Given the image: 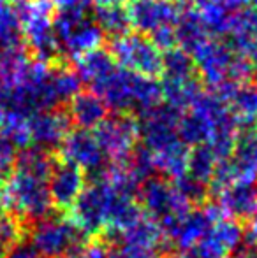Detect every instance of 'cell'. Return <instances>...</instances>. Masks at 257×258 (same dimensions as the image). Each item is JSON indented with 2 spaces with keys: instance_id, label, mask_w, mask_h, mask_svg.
Segmentation results:
<instances>
[{
  "instance_id": "cell-1",
  "label": "cell",
  "mask_w": 257,
  "mask_h": 258,
  "mask_svg": "<svg viewBox=\"0 0 257 258\" xmlns=\"http://www.w3.org/2000/svg\"><path fill=\"white\" fill-rule=\"evenodd\" d=\"M88 90L95 92L111 112H130L136 118L162 104V90L157 79L134 74L122 67L93 83Z\"/></svg>"
},
{
  "instance_id": "cell-2",
  "label": "cell",
  "mask_w": 257,
  "mask_h": 258,
  "mask_svg": "<svg viewBox=\"0 0 257 258\" xmlns=\"http://www.w3.org/2000/svg\"><path fill=\"white\" fill-rule=\"evenodd\" d=\"M53 32L65 60H78L104 46V34L93 20V6L64 7L53 14Z\"/></svg>"
},
{
  "instance_id": "cell-3",
  "label": "cell",
  "mask_w": 257,
  "mask_h": 258,
  "mask_svg": "<svg viewBox=\"0 0 257 258\" xmlns=\"http://www.w3.org/2000/svg\"><path fill=\"white\" fill-rule=\"evenodd\" d=\"M192 58L202 85H208L212 90L226 81L241 85L254 78V63L234 53L224 39H208L192 53Z\"/></svg>"
},
{
  "instance_id": "cell-4",
  "label": "cell",
  "mask_w": 257,
  "mask_h": 258,
  "mask_svg": "<svg viewBox=\"0 0 257 258\" xmlns=\"http://www.w3.org/2000/svg\"><path fill=\"white\" fill-rule=\"evenodd\" d=\"M6 195L7 207H11L18 216L25 220H44L53 207L48 179L23 172V170L14 169V172L7 179Z\"/></svg>"
},
{
  "instance_id": "cell-5",
  "label": "cell",
  "mask_w": 257,
  "mask_h": 258,
  "mask_svg": "<svg viewBox=\"0 0 257 258\" xmlns=\"http://www.w3.org/2000/svg\"><path fill=\"white\" fill-rule=\"evenodd\" d=\"M108 51L115 58L118 67L127 69L144 78H161L162 51L143 34L129 32L113 41H108Z\"/></svg>"
},
{
  "instance_id": "cell-6",
  "label": "cell",
  "mask_w": 257,
  "mask_h": 258,
  "mask_svg": "<svg viewBox=\"0 0 257 258\" xmlns=\"http://www.w3.org/2000/svg\"><path fill=\"white\" fill-rule=\"evenodd\" d=\"M117 197V190L108 181H92L85 186L76 202L72 204L71 220L81 234L93 235L108 227L110 209Z\"/></svg>"
},
{
  "instance_id": "cell-7",
  "label": "cell",
  "mask_w": 257,
  "mask_h": 258,
  "mask_svg": "<svg viewBox=\"0 0 257 258\" xmlns=\"http://www.w3.org/2000/svg\"><path fill=\"white\" fill-rule=\"evenodd\" d=\"M93 136L111 162H124L139 144V121L130 112H111L93 128Z\"/></svg>"
},
{
  "instance_id": "cell-8",
  "label": "cell",
  "mask_w": 257,
  "mask_h": 258,
  "mask_svg": "<svg viewBox=\"0 0 257 258\" xmlns=\"http://www.w3.org/2000/svg\"><path fill=\"white\" fill-rule=\"evenodd\" d=\"M59 150L62 160L79 167L92 177V181L104 179L111 169V160L100 150L92 130L72 126Z\"/></svg>"
},
{
  "instance_id": "cell-9",
  "label": "cell",
  "mask_w": 257,
  "mask_h": 258,
  "mask_svg": "<svg viewBox=\"0 0 257 258\" xmlns=\"http://www.w3.org/2000/svg\"><path fill=\"white\" fill-rule=\"evenodd\" d=\"M83 234L69 218H48L41 220L32 232V248L39 256L59 258L72 253L81 244Z\"/></svg>"
},
{
  "instance_id": "cell-10",
  "label": "cell",
  "mask_w": 257,
  "mask_h": 258,
  "mask_svg": "<svg viewBox=\"0 0 257 258\" xmlns=\"http://www.w3.org/2000/svg\"><path fill=\"white\" fill-rule=\"evenodd\" d=\"M137 195L146 213L161 220V225L189 211L190 202L180 194L175 183H169L164 177H150L143 181Z\"/></svg>"
},
{
  "instance_id": "cell-11",
  "label": "cell",
  "mask_w": 257,
  "mask_h": 258,
  "mask_svg": "<svg viewBox=\"0 0 257 258\" xmlns=\"http://www.w3.org/2000/svg\"><path fill=\"white\" fill-rule=\"evenodd\" d=\"M182 112L168 104H159L153 109L143 112L139 121V141L150 153L162 150L168 144L178 141L176 126Z\"/></svg>"
},
{
  "instance_id": "cell-12",
  "label": "cell",
  "mask_w": 257,
  "mask_h": 258,
  "mask_svg": "<svg viewBox=\"0 0 257 258\" xmlns=\"http://www.w3.org/2000/svg\"><path fill=\"white\" fill-rule=\"evenodd\" d=\"M132 30L150 37L153 32L175 27L182 7L176 0H130L127 4Z\"/></svg>"
},
{
  "instance_id": "cell-13",
  "label": "cell",
  "mask_w": 257,
  "mask_h": 258,
  "mask_svg": "<svg viewBox=\"0 0 257 258\" xmlns=\"http://www.w3.org/2000/svg\"><path fill=\"white\" fill-rule=\"evenodd\" d=\"M71 128L72 121L65 107L39 111L28 119L32 146H37L46 151L59 150Z\"/></svg>"
},
{
  "instance_id": "cell-14",
  "label": "cell",
  "mask_w": 257,
  "mask_h": 258,
  "mask_svg": "<svg viewBox=\"0 0 257 258\" xmlns=\"http://www.w3.org/2000/svg\"><path fill=\"white\" fill-rule=\"evenodd\" d=\"M48 188L53 206L69 209L85 188V172L74 163L57 160L48 177Z\"/></svg>"
},
{
  "instance_id": "cell-15",
  "label": "cell",
  "mask_w": 257,
  "mask_h": 258,
  "mask_svg": "<svg viewBox=\"0 0 257 258\" xmlns=\"http://www.w3.org/2000/svg\"><path fill=\"white\" fill-rule=\"evenodd\" d=\"M224 41L231 46L234 53L248 58L254 63L257 60V9L255 7H243L234 11L231 20L229 34Z\"/></svg>"
},
{
  "instance_id": "cell-16",
  "label": "cell",
  "mask_w": 257,
  "mask_h": 258,
  "mask_svg": "<svg viewBox=\"0 0 257 258\" xmlns=\"http://www.w3.org/2000/svg\"><path fill=\"white\" fill-rule=\"evenodd\" d=\"M219 207L226 216L250 220L257 213V181H238L222 188Z\"/></svg>"
},
{
  "instance_id": "cell-17",
  "label": "cell",
  "mask_w": 257,
  "mask_h": 258,
  "mask_svg": "<svg viewBox=\"0 0 257 258\" xmlns=\"http://www.w3.org/2000/svg\"><path fill=\"white\" fill-rule=\"evenodd\" d=\"M65 111L71 118L72 126L85 130L95 128L110 114L106 102L92 90H81L76 93L65 105Z\"/></svg>"
},
{
  "instance_id": "cell-18",
  "label": "cell",
  "mask_w": 257,
  "mask_h": 258,
  "mask_svg": "<svg viewBox=\"0 0 257 258\" xmlns=\"http://www.w3.org/2000/svg\"><path fill=\"white\" fill-rule=\"evenodd\" d=\"M161 90H162V100H166L164 104L171 105L176 111L183 112L192 107L194 100L204 90V86H202V81L199 76L182 78V79L161 78Z\"/></svg>"
},
{
  "instance_id": "cell-19",
  "label": "cell",
  "mask_w": 257,
  "mask_h": 258,
  "mask_svg": "<svg viewBox=\"0 0 257 258\" xmlns=\"http://www.w3.org/2000/svg\"><path fill=\"white\" fill-rule=\"evenodd\" d=\"M176 48L187 53H195L208 39H212L202 25L201 14L197 9H182L175 23Z\"/></svg>"
},
{
  "instance_id": "cell-20",
  "label": "cell",
  "mask_w": 257,
  "mask_h": 258,
  "mask_svg": "<svg viewBox=\"0 0 257 258\" xmlns=\"http://www.w3.org/2000/svg\"><path fill=\"white\" fill-rule=\"evenodd\" d=\"M117 61L111 56V53L108 51L106 46H100L97 49H92L86 54H83L81 58L74 60V71L79 76L83 85L90 86L93 83L100 81L102 78H106L108 74L117 69Z\"/></svg>"
},
{
  "instance_id": "cell-21",
  "label": "cell",
  "mask_w": 257,
  "mask_h": 258,
  "mask_svg": "<svg viewBox=\"0 0 257 258\" xmlns=\"http://www.w3.org/2000/svg\"><path fill=\"white\" fill-rule=\"evenodd\" d=\"M227 105L238 119L240 130L254 128L257 123V83L247 81L238 85Z\"/></svg>"
},
{
  "instance_id": "cell-22",
  "label": "cell",
  "mask_w": 257,
  "mask_h": 258,
  "mask_svg": "<svg viewBox=\"0 0 257 258\" xmlns=\"http://www.w3.org/2000/svg\"><path fill=\"white\" fill-rule=\"evenodd\" d=\"M93 20L99 25L106 41H113V39H118L122 35H127L129 32H132L127 7L122 6V4L106 7L93 6Z\"/></svg>"
},
{
  "instance_id": "cell-23",
  "label": "cell",
  "mask_w": 257,
  "mask_h": 258,
  "mask_svg": "<svg viewBox=\"0 0 257 258\" xmlns=\"http://www.w3.org/2000/svg\"><path fill=\"white\" fill-rule=\"evenodd\" d=\"M155 162V169L159 172L166 174V176L176 177L183 176L187 170V158H189V146L182 143V141H175V143L168 144L162 150L151 153Z\"/></svg>"
},
{
  "instance_id": "cell-24",
  "label": "cell",
  "mask_w": 257,
  "mask_h": 258,
  "mask_svg": "<svg viewBox=\"0 0 257 258\" xmlns=\"http://www.w3.org/2000/svg\"><path fill=\"white\" fill-rule=\"evenodd\" d=\"M23 46L25 41L21 23L13 4L0 2V54L13 51L16 48H23Z\"/></svg>"
},
{
  "instance_id": "cell-25",
  "label": "cell",
  "mask_w": 257,
  "mask_h": 258,
  "mask_svg": "<svg viewBox=\"0 0 257 258\" xmlns=\"http://www.w3.org/2000/svg\"><path fill=\"white\" fill-rule=\"evenodd\" d=\"M124 242L129 246H139V248H150L155 249V246L161 242L162 228L153 220L146 216H139L132 225H129L122 232Z\"/></svg>"
},
{
  "instance_id": "cell-26",
  "label": "cell",
  "mask_w": 257,
  "mask_h": 258,
  "mask_svg": "<svg viewBox=\"0 0 257 258\" xmlns=\"http://www.w3.org/2000/svg\"><path fill=\"white\" fill-rule=\"evenodd\" d=\"M176 134L178 139L182 141L185 146H199V144H206L210 137V125L202 116H199L194 111H183L178 119V126H176Z\"/></svg>"
},
{
  "instance_id": "cell-27",
  "label": "cell",
  "mask_w": 257,
  "mask_h": 258,
  "mask_svg": "<svg viewBox=\"0 0 257 258\" xmlns=\"http://www.w3.org/2000/svg\"><path fill=\"white\" fill-rule=\"evenodd\" d=\"M219 162L217 155L208 144H199L189 150V158H187V170L190 177L201 181V183L208 184L212 183L213 172H215V165Z\"/></svg>"
},
{
  "instance_id": "cell-28",
  "label": "cell",
  "mask_w": 257,
  "mask_h": 258,
  "mask_svg": "<svg viewBox=\"0 0 257 258\" xmlns=\"http://www.w3.org/2000/svg\"><path fill=\"white\" fill-rule=\"evenodd\" d=\"M201 14L202 25L212 39H224L229 34L233 11H229L220 0H213L202 9H197Z\"/></svg>"
},
{
  "instance_id": "cell-29",
  "label": "cell",
  "mask_w": 257,
  "mask_h": 258,
  "mask_svg": "<svg viewBox=\"0 0 257 258\" xmlns=\"http://www.w3.org/2000/svg\"><path fill=\"white\" fill-rule=\"evenodd\" d=\"M197 74L195 61L192 54L183 51L180 48H173L162 53V74L161 78L182 79V78H194Z\"/></svg>"
},
{
  "instance_id": "cell-30",
  "label": "cell",
  "mask_w": 257,
  "mask_h": 258,
  "mask_svg": "<svg viewBox=\"0 0 257 258\" xmlns=\"http://www.w3.org/2000/svg\"><path fill=\"white\" fill-rule=\"evenodd\" d=\"M16 156H18L16 148H14L6 137L0 136V183L7 181L11 177V174L14 172Z\"/></svg>"
},
{
  "instance_id": "cell-31",
  "label": "cell",
  "mask_w": 257,
  "mask_h": 258,
  "mask_svg": "<svg viewBox=\"0 0 257 258\" xmlns=\"http://www.w3.org/2000/svg\"><path fill=\"white\" fill-rule=\"evenodd\" d=\"M20 225L13 220V218L2 216L0 218V244L6 246L7 249H13L18 246V239H20Z\"/></svg>"
},
{
  "instance_id": "cell-32",
  "label": "cell",
  "mask_w": 257,
  "mask_h": 258,
  "mask_svg": "<svg viewBox=\"0 0 257 258\" xmlns=\"http://www.w3.org/2000/svg\"><path fill=\"white\" fill-rule=\"evenodd\" d=\"M111 258H159V256L155 253V249L125 244L117 253H111Z\"/></svg>"
},
{
  "instance_id": "cell-33",
  "label": "cell",
  "mask_w": 257,
  "mask_h": 258,
  "mask_svg": "<svg viewBox=\"0 0 257 258\" xmlns=\"http://www.w3.org/2000/svg\"><path fill=\"white\" fill-rule=\"evenodd\" d=\"M71 258H111V253L100 244H88L72 253Z\"/></svg>"
},
{
  "instance_id": "cell-34",
  "label": "cell",
  "mask_w": 257,
  "mask_h": 258,
  "mask_svg": "<svg viewBox=\"0 0 257 258\" xmlns=\"http://www.w3.org/2000/svg\"><path fill=\"white\" fill-rule=\"evenodd\" d=\"M6 258H41L32 246H14Z\"/></svg>"
},
{
  "instance_id": "cell-35",
  "label": "cell",
  "mask_w": 257,
  "mask_h": 258,
  "mask_svg": "<svg viewBox=\"0 0 257 258\" xmlns=\"http://www.w3.org/2000/svg\"><path fill=\"white\" fill-rule=\"evenodd\" d=\"M180 4L182 9H202L204 6H208L213 0H176Z\"/></svg>"
},
{
  "instance_id": "cell-36",
  "label": "cell",
  "mask_w": 257,
  "mask_h": 258,
  "mask_svg": "<svg viewBox=\"0 0 257 258\" xmlns=\"http://www.w3.org/2000/svg\"><path fill=\"white\" fill-rule=\"evenodd\" d=\"M220 2H222L229 11L234 13V11H240V9H243V7H248L252 4V0H220Z\"/></svg>"
},
{
  "instance_id": "cell-37",
  "label": "cell",
  "mask_w": 257,
  "mask_h": 258,
  "mask_svg": "<svg viewBox=\"0 0 257 258\" xmlns=\"http://www.w3.org/2000/svg\"><path fill=\"white\" fill-rule=\"evenodd\" d=\"M7 209V195H6V188L0 184V218L4 216V213H6Z\"/></svg>"
},
{
  "instance_id": "cell-38",
  "label": "cell",
  "mask_w": 257,
  "mask_h": 258,
  "mask_svg": "<svg viewBox=\"0 0 257 258\" xmlns=\"http://www.w3.org/2000/svg\"><path fill=\"white\" fill-rule=\"evenodd\" d=\"M0 2H4V4H13V2H16V0H0Z\"/></svg>"
},
{
  "instance_id": "cell-39",
  "label": "cell",
  "mask_w": 257,
  "mask_h": 258,
  "mask_svg": "<svg viewBox=\"0 0 257 258\" xmlns=\"http://www.w3.org/2000/svg\"><path fill=\"white\" fill-rule=\"evenodd\" d=\"M252 4H254V7L257 9V0H252Z\"/></svg>"
},
{
  "instance_id": "cell-40",
  "label": "cell",
  "mask_w": 257,
  "mask_h": 258,
  "mask_svg": "<svg viewBox=\"0 0 257 258\" xmlns=\"http://www.w3.org/2000/svg\"><path fill=\"white\" fill-rule=\"evenodd\" d=\"M254 136H255V139H257V123H255V132H254Z\"/></svg>"
}]
</instances>
